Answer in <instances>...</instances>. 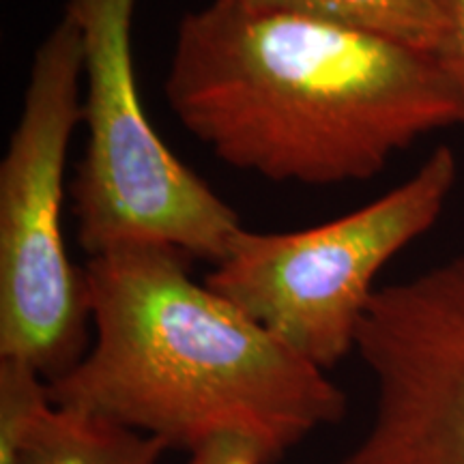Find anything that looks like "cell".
I'll return each instance as SVG.
<instances>
[{
  "label": "cell",
  "mask_w": 464,
  "mask_h": 464,
  "mask_svg": "<svg viewBox=\"0 0 464 464\" xmlns=\"http://www.w3.org/2000/svg\"><path fill=\"white\" fill-rule=\"evenodd\" d=\"M164 91L224 164L312 188L372 179L420 138L464 125V97L430 52L237 0L183 15Z\"/></svg>",
  "instance_id": "1"
},
{
  "label": "cell",
  "mask_w": 464,
  "mask_h": 464,
  "mask_svg": "<svg viewBox=\"0 0 464 464\" xmlns=\"http://www.w3.org/2000/svg\"><path fill=\"white\" fill-rule=\"evenodd\" d=\"M160 439L72 406H56L37 443L20 464H158Z\"/></svg>",
  "instance_id": "8"
},
{
  "label": "cell",
  "mask_w": 464,
  "mask_h": 464,
  "mask_svg": "<svg viewBox=\"0 0 464 464\" xmlns=\"http://www.w3.org/2000/svg\"><path fill=\"white\" fill-rule=\"evenodd\" d=\"M458 179L448 144L413 177L314 228L243 232L205 284L321 370L355 351L376 276L437 224Z\"/></svg>",
  "instance_id": "5"
},
{
  "label": "cell",
  "mask_w": 464,
  "mask_h": 464,
  "mask_svg": "<svg viewBox=\"0 0 464 464\" xmlns=\"http://www.w3.org/2000/svg\"><path fill=\"white\" fill-rule=\"evenodd\" d=\"M355 351L376 413L335 464H464V254L376 288Z\"/></svg>",
  "instance_id": "6"
},
{
  "label": "cell",
  "mask_w": 464,
  "mask_h": 464,
  "mask_svg": "<svg viewBox=\"0 0 464 464\" xmlns=\"http://www.w3.org/2000/svg\"><path fill=\"white\" fill-rule=\"evenodd\" d=\"M191 256L127 243L86 265L95 342L52 402L108 417L194 454L239 439L266 464L338 423L346 396L324 370L189 276Z\"/></svg>",
  "instance_id": "2"
},
{
  "label": "cell",
  "mask_w": 464,
  "mask_h": 464,
  "mask_svg": "<svg viewBox=\"0 0 464 464\" xmlns=\"http://www.w3.org/2000/svg\"><path fill=\"white\" fill-rule=\"evenodd\" d=\"M82 34L65 14L34 52L22 112L0 164V357L52 382L89 351L86 271L63 232L69 142L82 123Z\"/></svg>",
  "instance_id": "3"
},
{
  "label": "cell",
  "mask_w": 464,
  "mask_h": 464,
  "mask_svg": "<svg viewBox=\"0 0 464 464\" xmlns=\"http://www.w3.org/2000/svg\"><path fill=\"white\" fill-rule=\"evenodd\" d=\"M138 0H69L84 45L86 150L69 196L89 256L127 243H161L222 263L241 219L150 125L138 92L133 14Z\"/></svg>",
  "instance_id": "4"
},
{
  "label": "cell",
  "mask_w": 464,
  "mask_h": 464,
  "mask_svg": "<svg viewBox=\"0 0 464 464\" xmlns=\"http://www.w3.org/2000/svg\"><path fill=\"white\" fill-rule=\"evenodd\" d=\"M54 411L48 381L33 365L0 357V464H20Z\"/></svg>",
  "instance_id": "9"
},
{
  "label": "cell",
  "mask_w": 464,
  "mask_h": 464,
  "mask_svg": "<svg viewBox=\"0 0 464 464\" xmlns=\"http://www.w3.org/2000/svg\"><path fill=\"white\" fill-rule=\"evenodd\" d=\"M260 14H280L346 26L437 56L443 17L434 0H237Z\"/></svg>",
  "instance_id": "7"
},
{
  "label": "cell",
  "mask_w": 464,
  "mask_h": 464,
  "mask_svg": "<svg viewBox=\"0 0 464 464\" xmlns=\"http://www.w3.org/2000/svg\"><path fill=\"white\" fill-rule=\"evenodd\" d=\"M443 17V42L439 63L464 97V0H434Z\"/></svg>",
  "instance_id": "10"
},
{
  "label": "cell",
  "mask_w": 464,
  "mask_h": 464,
  "mask_svg": "<svg viewBox=\"0 0 464 464\" xmlns=\"http://www.w3.org/2000/svg\"><path fill=\"white\" fill-rule=\"evenodd\" d=\"M189 456V464H266L254 445L239 439L216 440Z\"/></svg>",
  "instance_id": "11"
}]
</instances>
